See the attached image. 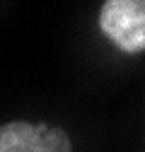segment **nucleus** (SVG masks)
I'll return each mask as SVG.
<instances>
[{"mask_svg": "<svg viewBox=\"0 0 145 152\" xmlns=\"http://www.w3.org/2000/svg\"><path fill=\"white\" fill-rule=\"evenodd\" d=\"M99 29L121 53L145 51V0H106L99 10Z\"/></svg>", "mask_w": 145, "mask_h": 152, "instance_id": "1", "label": "nucleus"}, {"mask_svg": "<svg viewBox=\"0 0 145 152\" xmlns=\"http://www.w3.org/2000/svg\"><path fill=\"white\" fill-rule=\"evenodd\" d=\"M0 152H72L63 128L31 121L0 123Z\"/></svg>", "mask_w": 145, "mask_h": 152, "instance_id": "2", "label": "nucleus"}]
</instances>
